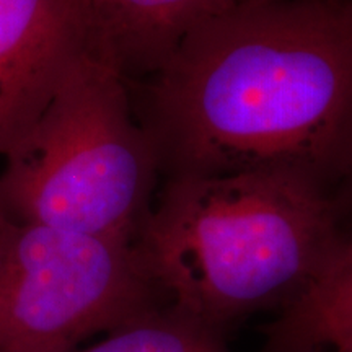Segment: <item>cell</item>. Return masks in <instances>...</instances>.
Returning <instances> with one entry per match:
<instances>
[{"label":"cell","mask_w":352,"mask_h":352,"mask_svg":"<svg viewBox=\"0 0 352 352\" xmlns=\"http://www.w3.org/2000/svg\"><path fill=\"white\" fill-rule=\"evenodd\" d=\"M140 126L165 178L352 176V3L241 2L148 76Z\"/></svg>","instance_id":"6da1fadb"},{"label":"cell","mask_w":352,"mask_h":352,"mask_svg":"<svg viewBox=\"0 0 352 352\" xmlns=\"http://www.w3.org/2000/svg\"><path fill=\"white\" fill-rule=\"evenodd\" d=\"M342 236L328 189L248 171L165 178L134 245L168 307L222 331L294 300Z\"/></svg>","instance_id":"7a4b0ae2"},{"label":"cell","mask_w":352,"mask_h":352,"mask_svg":"<svg viewBox=\"0 0 352 352\" xmlns=\"http://www.w3.org/2000/svg\"><path fill=\"white\" fill-rule=\"evenodd\" d=\"M158 175L153 145L132 114L126 77L91 44L3 157L0 214L134 243Z\"/></svg>","instance_id":"3957f363"},{"label":"cell","mask_w":352,"mask_h":352,"mask_svg":"<svg viewBox=\"0 0 352 352\" xmlns=\"http://www.w3.org/2000/svg\"><path fill=\"white\" fill-rule=\"evenodd\" d=\"M162 300L134 243L0 214V352H77Z\"/></svg>","instance_id":"277c9868"},{"label":"cell","mask_w":352,"mask_h":352,"mask_svg":"<svg viewBox=\"0 0 352 352\" xmlns=\"http://www.w3.org/2000/svg\"><path fill=\"white\" fill-rule=\"evenodd\" d=\"M91 46L87 0H0V158Z\"/></svg>","instance_id":"5b68a950"},{"label":"cell","mask_w":352,"mask_h":352,"mask_svg":"<svg viewBox=\"0 0 352 352\" xmlns=\"http://www.w3.org/2000/svg\"><path fill=\"white\" fill-rule=\"evenodd\" d=\"M239 0H88L91 44L122 76H152L192 30Z\"/></svg>","instance_id":"8992f818"},{"label":"cell","mask_w":352,"mask_h":352,"mask_svg":"<svg viewBox=\"0 0 352 352\" xmlns=\"http://www.w3.org/2000/svg\"><path fill=\"white\" fill-rule=\"evenodd\" d=\"M270 334L280 352L352 349V233L342 236L311 283L283 307Z\"/></svg>","instance_id":"52a82bcc"},{"label":"cell","mask_w":352,"mask_h":352,"mask_svg":"<svg viewBox=\"0 0 352 352\" xmlns=\"http://www.w3.org/2000/svg\"><path fill=\"white\" fill-rule=\"evenodd\" d=\"M82 352H228L222 333L179 314L157 307L109 333Z\"/></svg>","instance_id":"ba28073f"},{"label":"cell","mask_w":352,"mask_h":352,"mask_svg":"<svg viewBox=\"0 0 352 352\" xmlns=\"http://www.w3.org/2000/svg\"><path fill=\"white\" fill-rule=\"evenodd\" d=\"M254 3H259V2H277V0H253Z\"/></svg>","instance_id":"9c48e42d"},{"label":"cell","mask_w":352,"mask_h":352,"mask_svg":"<svg viewBox=\"0 0 352 352\" xmlns=\"http://www.w3.org/2000/svg\"><path fill=\"white\" fill-rule=\"evenodd\" d=\"M300 352H321V351H318V349H315V351H300Z\"/></svg>","instance_id":"30bf717a"},{"label":"cell","mask_w":352,"mask_h":352,"mask_svg":"<svg viewBox=\"0 0 352 352\" xmlns=\"http://www.w3.org/2000/svg\"><path fill=\"white\" fill-rule=\"evenodd\" d=\"M240 2H253V0H239V3Z\"/></svg>","instance_id":"8fae6325"},{"label":"cell","mask_w":352,"mask_h":352,"mask_svg":"<svg viewBox=\"0 0 352 352\" xmlns=\"http://www.w3.org/2000/svg\"><path fill=\"white\" fill-rule=\"evenodd\" d=\"M342 352H352V349H349V351H342Z\"/></svg>","instance_id":"7c38bea8"},{"label":"cell","mask_w":352,"mask_h":352,"mask_svg":"<svg viewBox=\"0 0 352 352\" xmlns=\"http://www.w3.org/2000/svg\"><path fill=\"white\" fill-rule=\"evenodd\" d=\"M87 2H88V0H87Z\"/></svg>","instance_id":"4fadbf2b"}]
</instances>
